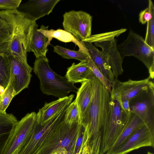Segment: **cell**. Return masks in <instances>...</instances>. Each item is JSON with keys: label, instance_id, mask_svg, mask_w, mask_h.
I'll list each match as a JSON object with an SVG mask.
<instances>
[{"label": "cell", "instance_id": "1", "mask_svg": "<svg viewBox=\"0 0 154 154\" xmlns=\"http://www.w3.org/2000/svg\"><path fill=\"white\" fill-rule=\"evenodd\" d=\"M90 104L81 123L85 128L83 139L91 144L106 125L110 111L111 96L104 85L94 75L90 79Z\"/></svg>", "mask_w": 154, "mask_h": 154}, {"label": "cell", "instance_id": "2", "mask_svg": "<svg viewBox=\"0 0 154 154\" xmlns=\"http://www.w3.org/2000/svg\"><path fill=\"white\" fill-rule=\"evenodd\" d=\"M33 70L39 80L40 89L44 94L60 98L67 96L70 92L76 93L78 91L74 83L51 69L46 56L36 58Z\"/></svg>", "mask_w": 154, "mask_h": 154}, {"label": "cell", "instance_id": "3", "mask_svg": "<svg viewBox=\"0 0 154 154\" xmlns=\"http://www.w3.org/2000/svg\"><path fill=\"white\" fill-rule=\"evenodd\" d=\"M84 131L80 122L69 125L63 120L35 154H76L77 141Z\"/></svg>", "mask_w": 154, "mask_h": 154}, {"label": "cell", "instance_id": "4", "mask_svg": "<svg viewBox=\"0 0 154 154\" xmlns=\"http://www.w3.org/2000/svg\"><path fill=\"white\" fill-rule=\"evenodd\" d=\"M13 26L12 40L7 54L28 64L27 54L34 29L38 25L16 10H8Z\"/></svg>", "mask_w": 154, "mask_h": 154}, {"label": "cell", "instance_id": "5", "mask_svg": "<svg viewBox=\"0 0 154 154\" xmlns=\"http://www.w3.org/2000/svg\"><path fill=\"white\" fill-rule=\"evenodd\" d=\"M122 58L132 56L143 63L148 69L151 79L154 76V49L141 36L131 29L126 38L117 45Z\"/></svg>", "mask_w": 154, "mask_h": 154}, {"label": "cell", "instance_id": "6", "mask_svg": "<svg viewBox=\"0 0 154 154\" xmlns=\"http://www.w3.org/2000/svg\"><path fill=\"white\" fill-rule=\"evenodd\" d=\"M110 115L101 132L99 154H105L122 133L127 123L128 114L122 109L119 101L111 97Z\"/></svg>", "mask_w": 154, "mask_h": 154}, {"label": "cell", "instance_id": "7", "mask_svg": "<svg viewBox=\"0 0 154 154\" xmlns=\"http://www.w3.org/2000/svg\"><path fill=\"white\" fill-rule=\"evenodd\" d=\"M68 106L42 125L36 120L32 134L19 154H35L63 120Z\"/></svg>", "mask_w": 154, "mask_h": 154}, {"label": "cell", "instance_id": "8", "mask_svg": "<svg viewBox=\"0 0 154 154\" xmlns=\"http://www.w3.org/2000/svg\"><path fill=\"white\" fill-rule=\"evenodd\" d=\"M36 113L26 114L16 125L2 154H19L33 131Z\"/></svg>", "mask_w": 154, "mask_h": 154}, {"label": "cell", "instance_id": "9", "mask_svg": "<svg viewBox=\"0 0 154 154\" xmlns=\"http://www.w3.org/2000/svg\"><path fill=\"white\" fill-rule=\"evenodd\" d=\"M63 25L64 30L79 41H82L91 35L92 17L82 11H71L63 15Z\"/></svg>", "mask_w": 154, "mask_h": 154}, {"label": "cell", "instance_id": "10", "mask_svg": "<svg viewBox=\"0 0 154 154\" xmlns=\"http://www.w3.org/2000/svg\"><path fill=\"white\" fill-rule=\"evenodd\" d=\"M130 111L138 116L154 131V86L129 101Z\"/></svg>", "mask_w": 154, "mask_h": 154}, {"label": "cell", "instance_id": "11", "mask_svg": "<svg viewBox=\"0 0 154 154\" xmlns=\"http://www.w3.org/2000/svg\"><path fill=\"white\" fill-rule=\"evenodd\" d=\"M148 77L140 80L129 79L126 82H121L115 79L112 87L111 97L130 101L143 91L154 86L153 82Z\"/></svg>", "mask_w": 154, "mask_h": 154}, {"label": "cell", "instance_id": "12", "mask_svg": "<svg viewBox=\"0 0 154 154\" xmlns=\"http://www.w3.org/2000/svg\"><path fill=\"white\" fill-rule=\"evenodd\" d=\"M145 146L154 147V131L144 124L130 136L113 154H127Z\"/></svg>", "mask_w": 154, "mask_h": 154}, {"label": "cell", "instance_id": "13", "mask_svg": "<svg viewBox=\"0 0 154 154\" xmlns=\"http://www.w3.org/2000/svg\"><path fill=\"white\" fill-rule=\"evenodd\" d=\"M10 68V78L9 84L11 85L16 95L28 87L30 82L33 68L12 56L7 54Z\"/></svg>", "mask_w": 154, "mask_h": 154}, {"label": "cell", "instance_id": "14", "mask_svg": "<svg viewBox=\"0 0 154 154\" xmlns=\"http://www.w3.org/2000/svg\"><path fill=\"white\" fill-rule=\"evenodd\" d=\"M60 0H30L20 4L16 9L20 13L33 21L51 13Z\"/></svg>", "mask_w": 154, "mask_h": 154}, {"label": "cell", "instance_id": "15", "mask_svg": "<svg viewBox=\"0 0 154 154\" xmlns=\"http://www.w3.org/2000/svg\"><path fill=\"white\" fill-rule=\"evenodd\" d=\"M115 38L110 41L94 43V46L101 49V51L110 66L115 79L123 73V58L117 47Z\"/></svg>", "mask_w": 154, "mask_h": 154}, {"label": "cell", "instance_id": "16", "mask_svg": "<svg viewBox=\"0 0 154 154\" xmlns=\"http://www.w3.org/2000/svg\"><path fill=\"white\" fill-rule=\"evenodd\" d=\"M74 95L72 94L49 103L46 102L36 114V121L42 125L72 102Z\"/></svg>", "mask_w": 154, "mask_h": 154}, {"label": "cell", "instance_id": "17", "mask_svg": "<svg viewBox=\"0 0 154 154\" xmlns=\"http://www.w3.org/2000/svg\"><path fill=\"white\" fill-rule=\"evenodd\" d=\"M13 26L8 10L0 11V53L7 54L12 40Z\"/></svg>", "mask_w": 154, "mask_h": 154}, {"label": "cell", "instance_id": "18", "mask_svg": "<svg viewBox=\"0 0 154 154\" xmlns=\"http://www.w3.org/2000/svg\"><path fill=\"white\" fill-rule=\"evenodd\" d=\"M90 58L104 76L113 82L115 78L111 69L105 58L102 51L92 43L84 42Z\"/></svg>", "mask_w": 154, "mask_h": 154}, {"label": "cell", "instance_id": "19", "mask_svg": "<svg viewBox=\"0 0 154 154\" xmlns=\"http://www.w3.org/2000/svg\"><path fill=\"white\" fill-rule=\"evenodd\" d=\"M138 116L131 112L127 124L121 134L105 154H113L119 146L139 127L144 124Z\"/></svg>", "mask_w": 154, "mask_h": 154}, {"label": "cell", "instance_id": "20", "mask_svg": "<svg viewBox=\"0 0 154 154\" xmlns=\"http://www.w3.org/2000/svg\"><path fill=\"white\" fill-rule=\"evenodd\" d=\"M48 27V26L42 25L40 29H38V30L47 37L48 38V45L50 44L51 41L53 38L57 39L60 41L63 42H72L78 46L79 50L85 52L89 55L84 42L78 40L72 34L65 30L60 29L57 30L53 29L49 30Z\"/></svg>", "mask_w": 154, "mask_h": 154}, {"label": "cell", "instance_id": "21", "mask_svg": "<svg viewBox=\"0 0 154 154\" xmlns=\"http://www.w3.org/2000/svg\"><path fill=\"white\" fill-rule=\"evenodd\" d=\"M18 121L12 114L0 113V154H2Z\"/></svg>", "mask_w": 154, "mask_h": 154}, {"label": "cell", "instance_id": "22", "mask_svg": "<svg viewBox=\"0 0 154 154\" xmlns=\"http://www.w3.org/2000/svg\"><path fill=\"white\" fill-rule=\"evenodd\" d=\"M87 61H80L77 64L74 63L67 68L65 76L69 82L82 83L90 79L94 75L87 65Z\"/></svg>", "mask_w": 154, "mask_h": 154}, {"label": "cell", "instance_id": "23", "mask_svg": "<svg viewBox=\"0 0 154 154\" xmlns=\"http://www.w3.org/2000/svg\"><path fill=\"white\" fill-rule=\"evenodd\" d=\"M75 100L79 109L81 121L84 116L90 103L91 88L90 79L82 83L78 88Z\"/></svg>", "mask_w": 154, "mask_h": 154}, {"label": "cell", "instance_id": "24", "mask_svg": "<svg viewBox=\"0 0 154 154\" xmlns=\"http://www.w3.org/2000/svg\"><path fill=\"white\" fill-rule=\"evenodd\" d=\"M38 26L34 29L28 51L33 52L37 58L46 56L48 45V38L38 30Z\"/></svg>", "mask_w": 154, "mask_h": 154}, {"label": "cell", "instance_id": "25", "mask_svg": "<svg viewBox=\"0 0 154 154\" xmlns=\"http://www.w3.org/2000/svg\"><path fill=\"white\" fill-rule=\"evenodd\" d=\"M54 51L64 58L75 59L80 61H87L90 57L87 54L79 50L77 51L72 50L60 46H54Z\"/></svg>", "mask_w": 154, "mask_h": 154}, {"label": "cell", "instance_id": "26", "mask_svg": "<svg viewBox=\"0 0 154 154\" xmlns=\"http://www.w3.org/2000/svg\"><path fill=\"white\" fill-rule=\"evenodd\" d=\"M10 78V68L6 54L0 55V88L2 92L8 85Z\"/></svg>", "mask_w": 154, "mask_h": 154}, {"label": "cell", "instance_id": "27", "mask_svg": "<svg viewBox=\"0 0 154 154\" xmlns=\"http://www.w3.org/2000/svg\"><path fill=\"white\" fill-rule=\"evenodd\" d=\"M127 29L122 28L116 30L98 34L91 35L88 38L82 41L90 43L101 42L110 41L125 32Z\"/></svg>", "mask_w": 154, "mask_h": 154}, {"label": "cell", "instance_id": "28", "mask_svg": "<svg viewBox=\"0 0 154 154\" xmlns=\"http://www.w3.org/2000/svg\"><path fill=\"white\" fill-rule=\"evenodd\" d=\"M16 95L14 88L10 84L0 94V113H5L6 110L11 101Z\"/></svg>", "mask_w": 154, "mask_h": 154}, {"label": "cell", "instance_id": "29", "mask_svg": "<svg viewBox=\"0 0 154 154\" xmlns=\"http://www.w3.org/2000/svg\"><path fill=\"white\" fill-rule=\"evenodd\" d=\"M64 121L69 125L80 122L79 109L75 100L68 106L64 116Z\"/></svg>", "mask_w": 154, "mask_h": 154}, {"label": "cell", "instance_id": "30", "mask_svg": "<svg viewBox=\"0 0 154 154\" xmlns=\"http://www.w3.org/2000/svg\"><path fill=\"white\" fill-rule=\"evenodd\" d=\"M88 66L92 71L94 76L99 80L104 85L110 94L113 82L107 79L99 70L90 57L87 61Z\"/></svg>", "mask_w": 154, "mask_h": 154}, {"label": "cell", "instance_id": "31", "mask_svg": "<svg viewBox=\"0 0 154 154\" xmlns=\"http://www.w3.org/2000/svg\"><path fill=\"white\" fill-rule=\"evenodd\" d=\"M154 15V5L152 1L148 0L147 8L142 11L139 14V21L143 24L149 21Z\"/></svg>", "mask_w": 154, "mask_h": 154}, {"label": "cell", "instance_id": "32", "mask_svg": "<svg viewBox=\"0 0 154 154\" xmlns=\"http://www.w3.org/2000/svg\"><path fill=\"white\" fill-rule=\"evenodd\" d=\"M145 42L154 49V15L147 23L146 34L144 39Z\"/></svg>", "mask_w": 154, "mask_h": 154}, {"label": "cell", "instance_id": "33", "mask_svg": "<svg viewBox=\"0 0 154 154\" xmlns=\"http://www.w3.org/2000/svg\"><path fill=\"white\" fill-rule=\"evenodd\" d=\"M21 1V0H0V9L9 10L17 9Z\"/></svg>", "mask_w": 154, "mask_h": 154}, {"label": "cell", "instance_id": "34", "mask_svg": "<svg viewBox=\"0 0 154 154\" xmlns=\"http://www.w3.org/2000/svg\"><path fill=\"white\" fill-rule=\"evenodd\" d=\"M101 143V134H99L96 139L90 144V154H99Z\"/></svg>", "mask_w": 154, "mask_h": 154}, {"label": "cell", "instance_id": "35", "mask_svg": "<svg viewBox=\"0 0 154 154\" xmlns=\"http://www.w3.org/2000/svg\"><path fill=\"white\" fill-rule=\"evenodd\" d=\"M116 100L119 102L122 109L127 114H128L131 112L129 106V100L124 99Z\"/></svg>", "mask_w": 154, "mask_h": 154}, {"label": "cell", "instance_id": "36", "mask_svg": "<svg viewBox=\"0 0 154 154\" xmlns=\"http://www.w3.org/2000/svg\"><path fill=\"white\" fill-rule=\"evenodd\" d=\"M147 154H154L153 153H151L149 152H148Z\"/></svg>", "mask_w": 154, "mask_h": 154}, {"label": "cell", "instance_id": "37", "mask_svg": "<svg viewBox=\"0 0 154 154\" xmlns=\"http://www.w3.org/2000/svg\"><path fill=\"white\" fill-rule=\"evenodd\" d=\"M53 154H61L60 153H54Z\"/></svg>", "mask_w": 154, "mask_h": 154}, {"label": "cell", "instance_id": "38", "mask_svg": "<svg viewBox=\"0 0 154 154\" xmlns=\"http://www.w3.org/2000/svg\"><path fill=\"white\" fill-rule=\"evenodd\" d=\"M3 53H0V55L2 54Z\"/></svg>", "mask_w": 154, "mask_h": 154}]
</instances>
